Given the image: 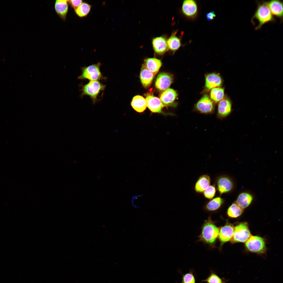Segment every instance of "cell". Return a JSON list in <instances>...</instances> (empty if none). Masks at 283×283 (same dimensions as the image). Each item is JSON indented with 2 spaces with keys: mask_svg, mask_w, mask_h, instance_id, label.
Wrapping results in <instances>:
<instances>
[{
  "mask_svg": "<svg viewBox=\"0 0 283 283\" xmlns=\"http://www.w3.org/2000/svg\"><path fill=\"white\" fill-rule=\"evenodd\" d=\"M251 236L247 223L241 222L234 227L231 241L232 243L246 242Z\"/></svg>",
  "mask_w": 283,
  "mask_h": 283,
  "instance_id": "6",
  "label": "cell"
},
{
  "mask_svg": "<svg viewBox=\"0 0 283 283\" xmlns=\"http://www.w3.org/2000/svg\"><path fill=\"white\" fill-rule=\"evenodd\" d=\"M101 65L100 63H98L81 67L82 73L78 77V79H87L90 81L106 79V78L103 76L100 70Z\"/></svg>",
  "mask_w": 283,
  "mask_h": 283,
  "instance_id": "4",
  "label": "cell"
},
{
  "mask_svg": "<svg viewBox=\"0 0 283 283\" xmlns=\"http://www.w3.org/2000/svg\"><path fill=\"white\" fill-rule=\"evenodd\" d=\"M219 231V228L209 216L202 226L201 233L199 236V241L214 248L218 238Z\"/></svg>",
  "mask_w": 283,
  "mask_h": 283,
  "instance_id": "1",
  "label": "cell"
},
{
  "mask_svg": "<svg viewBox=\"0 0 283 283\" xmlns=\"http://www.w3.org/2000/svg\"><path fill=\"white\" fill-rule=\"evenodd\" d=\"M243 209L235 203H232L228 208L227 211L228 216L231 218H237L243 213Z\"/></svg>",
  "mask_w": 283,
  "mask_h": 283,
  "instance_id": "27",
  "label": "cell"
},
{
  "mask_svg": "<svg viewBox=\"0 0 283 283\" xmlns=\"http://www.w3.org/2000/svg\"><path fill=\"white\" fill-rule=\"evenodd\" d=\"M224 202V200L219 197H217L212 199L206 205L205 209L209 211H214L219 209Z\"/></svg>",
  "mask_w": 283,
  "mask_h": 283,
  "instance_id": "25",
  "label": "cell"
},
{
  "mask_svg": "<svg viewBox=\"0 0 283 283\" xmlns=\"http://www.w3.org/2000/svg\"><path fill=\"white\" fill-rule=\"evenodd\" d=\"M217 189L221 195L230 192L233 187L232 181L226 176L219 177L217 179Z\"/></svg>",
  "mask_w": 283,
  "mask_h": 283,
  "instance_id": "14",
  "label": "cell"
},
{
  "mask_svg": "<svg viewBox=\"0 0 283 283\" xmlns=\"http://www.w3.org/2000/svg\"><path fill=\"white\" fill-rule=\"evenodd\" d=\"M224 88H215L211 90L210 93L211 99L215 102L220 101L224 98Z\"/></svg>",
  "mask_w": 283,
  "mask_h": 283,
  "instance_id": "28",
  "label": "cell"
},
{
  "mask_svg": "<svg viewBox=\"0 0 283 283\" xmlns=\"http://www.w3.org/2000/svg\"><path fill=\"white\" fill-rule=\"evenodd\" d=\"M91 6L88 3H82L75 10L76 14L80 17H83L86 16L90 12Z\"/></svg>",
  "mask_w": 283,
  "mask_h": 283,
  "instance_id": "29",
  "label": "cell"
},
{
  "mask_svg": "<svg viewBox=\"0 0 283 283\" xmlns=\"http://www.w3.org/2000/svg\"><path fill=\"white\" fill-rule=\"evenodd\" d=\"M228 280L224 278H221L215 271L211 270L207 278L202 280L200 283L203 282L206 283H227Z\"/></svg>",
  "mask_w": 283,
  "mask_h": 283,
  "instance_id": "26",
  "label": "cell"
},
{
  "mask_svg": "<svg viewBox=\"0 0 283 283\" xmlns=\"http://www.w3.org/2000/svg\"><path fill=\"white\" fill-rule=\"evenodd\" d=\"M106 86L99 80L90 81L87 84L82 85L81 96H89L93 103L95 104L98 100L99 95L104 91Z\"/></svg>",
  "mask_w": 283,
  "mask_h": 283,
  "instance_id": "3",
  "label": "cell"
},
{
  "mask_svg": "<svg viewBox=\"0 0 283 283\" xmlns=\"http://www.w3.org/2000/svg\"><path fill=\"white\" fill-rule=\"evenodd\" d=\"M206 17L208 20L211 21L214 19L216 15L214 12L211 11L207 13L206 14Z\"/></svg>",
  "mask_w": 283,
  "mask_h": 283,
  "instance_id": "33",
  "label": "cell"
},
{
  "mask_svg": "<svg viewBox=\"0 0 283 283\" xmlns=\"http://www.w3.org/2000/svg\"><path fill=\"white\" fill-rule=\"evenodd\" d=\"M131 105L137 112L140 113L144 112L146 107L145 99L140 95L134 96L132 100Z\"/></svg>",
  "mask_w": 283,
  "mask_h": 283,
  "instance_id": "21",
  "label": "cell"
},
{
  "mask_svg": "<svg viewBox=\"0 0 283 283\" xmlns=\"http://www.w3.org/2000/svg\"><path fill=\"white\" fill-rule=\"evenodd\" d=\"M232 111V103L228 99H223L218 104L217 115L219 117L222 119L229 115Z\"/></svg>",
  "mask_w": 283,
  "mask_h": 283,
  "instance_id": "15",
  "label": "cell"
},
{
  "mask_svg": "<svg viewBox=\"0 0 283 283\" xmlns=\"http://www.w3.org/2000/svg\"><path fill=\"white\" fill-rule=\"evenodd\" d=\"M183 14L189 18H194L197 14L198 6L195 1L193 0H185L183 1L182 7Z\"/></svg>",
  "mask_w": 283,
  "mask_h": 283,
  "instance_id": "10",
  "label": "cell"
},
{
  "mask_svg": "<svg viewBox=\"0 0 283 283\" xmlns=\"http://www.w3.org/2000/svg\"><path fill=\"white\" fill-rule=\"evenodd\" d=\"M210 178L207 175H202L199 177L195 183V190L198 193H202L210 185Z\"/></svg>",
  "mask_w": 283,
  "mask_h": 283,
  "instance_id": "20",
  "label": "cell"
},
{
  "mask_svg": "<svg viewBox=\"0 0 283 283\" xmlns=\"http://www.w3.org/2000/svg\"><path fill=\"white\" fill-rule=\"evenodd\" d=\"M195 107L197 111L203 113H211L214 109L213 103L207 95L204 96L198 102Z\"/></svg>",
  "mask_w": 283,
  "mask_h": 283,
  "instance_id": "9",
  "label": "cell"
},
{
  "mask_svg": "<svg viewBox=\"0 0 283 283\" xmlns=\"http://www.w3.org/2000/svg\"><path fill=\"white\" fill-rule=\"evenodd\" d=\"M154 75L147 69L144 64H143L140 74V78L141 83L145 88H147L150 86Z\"/></svg>",
  "mask_w": 283,
  "mask_h": 283,
  "instance_id": "16",
  "label": "cell"
},
{
  "mask_svg": "<svg viewBox=\"0 0 283 283\" xmlns=\"http://www.w3.org/2000/svg\"><path fill=\"white\" fill-rule=\"evenodd\" d=\"M216 189L214 185H210L203 192L204 197L206 199H211L215 195Z\"/></svg>",
  "mask_w": 283,
  "mask_h": 283,
  "instance_id": "31",
  "label": "cell"
},
{
  "mask_svg": "<svg viewBox=\"0 0 283 283\" xmlns=\"http://www.w3.org/2000/svg\"><path fill=\"white\" fill-rule=\"evenodd\" d=\"M265 2L273 16L279 19L280 23H281L283 21V2L279 0H272Z\"/></svg>",
  "mask_w": 283,
  "mask_h": 283,
  "instance_id": "11",
  "label": "cell"
},
{
  "mask_svg": "<svg viewBox=\"0 0 283 283\" xmlns=\"http://www.w3.org/2000/svg\"><path fill=\"white\" fill-rule=\"evenodd\" d=\"M146 106L153 112L161 113L164 106L160 99L150 94L147 95L146 98Z\"/></svg>",
  "mask_w": 283,
  "mask_h": 283,
  "instance_id": "12",
  "label": "cell"
},
{
  "mask_svg": "<svg viewBox=\"0 0 283 283\" xmlns=\"http://www.w3.org/2000/svg\"><path fill=\"white\" fill-rule=\"evenodd\" d=\"M173 78L170 74L164 72L159 74L156 79L155 87L160 90L168 89L173 81Z\"/></svg>",
  "mask_w": 283,
  "mask_h": 283,
  "instance_id": "8",
  "label": "cell"
},
{
  "mask_svg": "<svg viewBox=\"0 0 283 283\" xmlns=\"http://www.w3.org/2000/svg\"><path fill=\"white\" fill-rule=\"evenodd\" d=\"M152 45L154 52L159 55H163L168 50L167 40L164 36L155 37L152 40Z\"/></svg>",
  "mask_w": 283,
  "mask_h": 283,
  "instance_id": "13",
  "label": "cell"
},
{
  "mask_svg": "<svg viewBox=\"0 0 283 283\" xmlns=\"http://www.w3.org/2000/svg\"><path fill=\"white\" fill-rule=\"evenodd\" d=\"M253 197L250 194L243 192L238 195L235 203L240 207L244 209L248 207L251 203Z\"/></svg>",
  "mask_w": 283,
  "mask_h": 283,
  "instance_id": "22",
  "label": "cell"
},
{
  "mask_svg": "<svg viewBox=\"0 0 283 283\" xmlns=\"http://www.w3.org/2000/svg\"><path fill=\"white\" fill-rule=\"evenodd\" d=\"M234 227L233 225L228 222L219 228L218 239L220 243V248L223 244L231 240L232 237Z\"/></svg>",
  "mask_w": 283,
  "mask_h": 283,
  "instance_id": "7",
  "label": "cell"
},
{
  "mask_svg": "<svg viewBox=\"0 0 283 283\" xmlns=\"http://www.w3.org/2000/svg\"><path fill=\"white\" fill-rule=\"evenodd\" d=\"M178 271L182 275L181 282L180 283H196L195 276L193 269H190L189 272L184 274L181 270H179Z\"/></svg>",
  "mask_w": 283,
  "mask_h": 283,
  "instance_id": "30",
  "label": "cell"
},
{
  "mask_svg": "<svg viewBox=\"0 0 283 283\" xmlns=\"http://www.w3.org/2000/svg\"><path fill=\"white\" fill-rule=\"evenodd\" d=\"M177 94L173 89H168L161 94L160 99L164 106L170 105L176 99Z\"/></svg>",
  "mask_w": 283,
  "mask_h": 283,
  "instance_id": "17",
  "label": "cell"
},
{
  "mask_svg": "<svg viewBox=\"0 0 283 283\" xmlns=\"http://www.w3.org/2000/svg\"><path fill=\"white\" fill-rule=\"evenodd\" d=\"M245 245L247 250L251 252L264 254L266 251L264 239L258 236H251L246 242Z\"/></svg>",
  "mask_w": 283,
  "mask_h": 283,
  "instance_id": "5",
  "label": "cell"
},
{
  "mask_svg": "<svg viewBox=\"0 0 283 283\" xmlns=\"http://www.w3.org/2000/svg\"><path fill=\"white\" fill-rule=\"evenodd\" d=\"M68 3H69L71 6L75 10L82 3V1L81 0H68Z\"/></svg>",
  "mask_w": 283,
  "mask_h": 283,
  "instance_id": "32",
  "label": "cell"
},
{
  "mask_svg": "<svg viewBox=\"0 0 283 283\" xmlns=\"http://www.w3.org/2000/svg\"><path fill=\"white\" fill-rule=\"evenodd\" d=\"M177 32V31L173 32L167 40L168 49L173 52L178 50L181 45L180 38L176 36Z\"/></svg>",
  "mask_w": 283,
  "mask_h": 283,
  "instance_id": "24",
  "label": "cell"
},
{
  "mask_svg": "<svg viewBox=\"0 0 283 283\" xmlns=\"http://www.w3.org/2000/svg\"><path fill=\"white\" fill-rule=\"evenodd\" d=\"M256 1L257 7L251 20L252 22L255 19L258 21V24L255 28L256 30L260 29L265 24L270 22L275 23L276 21L265 1Z\"/></svg>",
  "mask_w": 283,
  "mask_h": 283,
  "instance_id": "2",
  "label": "cell"
},
{
  "mask_svg": "<svg viewBox=\"0 0 283 283\" xmlns=\"http://www.w3.org/2000/svg\"><path fill=\"white\" fill-rule=\"evenodd\" d=\"M145 65L147 69L154 75L158 72L162 65L161 61L155 58H148L144 60Z\"/></svg>",
  "mask_w": 283,
  "mask_h": 283,
  "instance_id": "23",
  "label": "cell"
},
{
  "mask_svg": "<svg viewBox=\"0 0 283 283\" xmlns=\"http://www.w3.org/2000/svg\"><path fill=\"white\" fill-rule=\"evenodd\" d=\"M55 8L57 14L61 19L65 20L68 10V0H56Z\"/></svg>",
  "mask_w": 283,
  "mask_h": 283,
  "instance_id": "19",
  "label": "cell"
},
{
  "mask_svg": "<svg viewBox=\"0 0 283 283\" xmlns=\"http://www.w3.org/2000/svg\"><path fill=\"white\" fill-rule=\"evenodd\" d=\"M221 77L217 74L212 73L208 74L205 78V87L208 90L220 86L222 84Z\"/></svg>",
  "mask_w": 283,
  "mask_h": 283,
  "instance_id": "18",
  "label": "cell"
}]
</instances>
